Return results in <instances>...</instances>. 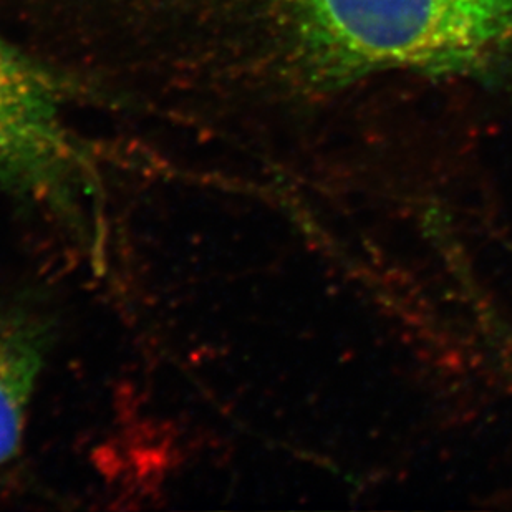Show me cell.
<instances>
[{
	"label": "cell",
	"mask_w": 512,
	"mask_h": 512,
	"mask_svg": "<svg viewBox=\"0 0 512 512\" xmlns=\"http://www.w3.org/2000/svg\"><path fill=\"white\" fill-rule=\"evenodd\" d=\"M113 118L237 131L385 75L512 80V0H63Z\"/></svg>",
	"instance_id": "cell-1"
},
{
	"label": "cell",
	"mask_w": 512,
	"mask_h": 512,
	"mask_svg": "<svg viewBox=\"0 0 512 512\" xmlns=\"http://www.w3.org/2000/svg\"><path fill=\"white\" fill-rule=\"evenodd\" d=\"M70 110L54 75L0 34V181L62 203L88 186L90 151L68 121Z\"/></svg>",
	"instance_id": "cell-2"
},
{
	"label": "cell",
	"mask_w": 512,
	"mask_h": 512,
	"mask_svg": "<svg viewBox=\"0 0 512 512\" xmlns=\"http://www.w3.org/2000/svg\"><path fill=\"white\" fill-rule=\"evenodd\" d=\"M47 334L24 312L0 310V468L19 453L25 418L44 365Z\"/></svg>",
	"instance_id": "cell-3"
}]
</instances>
